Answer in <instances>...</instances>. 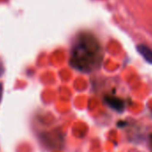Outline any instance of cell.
Masks as SVG:
<instances>
[{"label":"cell","mask_w":152,"mask_h":152,"mask_svg":"<svg viewBox=\"0 0 152 152\" xmlns=\"http://www.w3.org/2000/svg\"><path fill=\"white\" fill-rule=\"evenodd\" d=\"M101 58V47L99 42L92 36L85 35L73 47L72 64L78 69L89 71L99 65Z\"/></svg>","instance_id":"1"},{"label":"cell","mask_w":152,"mask_h":152,"mask_svg":"<svg viewBox=\"0 0 152 152\" xmlns=\"http://www.w3.org/2000/svg\"><path fill=\"white\" fill-rule=\"evenodd\" d=\"M106 102L108 103V105H109L112 109H114L116 111H123L125 109V103L124 102L117 98V97H114V96H108L106 98Z\"/></svg>","instance_id":"2"},{"label":"cell","mask_w":152,"mask_h":152,"mask_svg":"<svg viewBox=\"0 0 152 152\" xmlns=\"http://www.w3.org/2000/svg\"><path fill=\"white\" fill-rule=\"evenodd\" d=\"M137 52L142 56V58L150 64H152V50L145 45H138Z\"/></svg>","instance_id":"3"},{"label":"cell","mask_w":152,"mask_h":152,"mask_svg":"<svg viewBox=\"0 0 152 152\" xmlns=\"http://www.w3.org/2000/svg\"><path fill=\"white\" fill-rule=\"evenodd\" d=\"M2 95H3V85L0 84V102L2 100Z\"/></svg>","instance_id":"4"}]
</instances>
